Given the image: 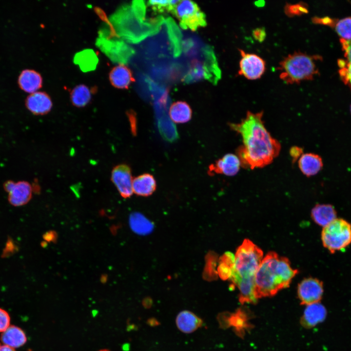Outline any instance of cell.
Masks as SVG:
<instances>
[{
    "label": "cell",
    "mask_w": 351,
    "mask_h": 351,
    "mask_svg": "<svg viewBox=\"0 0 351 351\" xmlns=\"http://www.w3.org/2000/svg\"><path fill=\"white\" fill-rule=\"evenodd\" d=\"M262 111H248L238 123H230V128L242 137L243 144L237 149L242 166L251 169L262 168L271 163L279 155L281 145L266 129Z\"/></svg>",
    "instance_id": "1"
},
{
    "label": "cell",
    "mask_w": 351,
    "mask_h": 351,
    "mask_svg": "<svg viewBox=\"0 0 351 351\" xmlns=\"http://www.w3.org/2000/svg\"><path fill=\"white\" fill-rule=\"evenodd\" d=\"M262 250L248 239L244 240L234 254V269L230 280L239 290L242 304L255 303V277L263 259Z\"/></svg>",
    "instance_id": "2"
},
{
    "label": "cell",
    "mask_w": 351,
    "mask_h": 351,
    "mask_svg": "<svg viewBox=\"0 0 351 351\" xmlns=\"http://www.w3.org/2000/svg\"><path fill=\"white\" fill-rule=\"evenodd\" d=\"M292 269L289 259L270 252L263 258L255 277V295L258 299L272 296L289 286L298 273Z\"/></svg>",
    "instance_id": "3"
},
{
    "label": "cell",
    "mask_w": 351,
    "mask_h": 351,
    "mask_svg": "<svg viewBox=\"0 0 351 351\" xmlns=\"http://www.w3.org/2000/svg\"><path fill=\"white\" fill-rule=\"evenodd\" d=\"M322 58L319 55H310L300 51L289 54L279 63L277 68L280 72L279 78L287 84L312 80L319 74L316 61Z\"/></svg>",
    "instance_id": "4"
},
{
    "label": "cell",
    "mask_w": 351,
    "mask_h": 351,
    "mask_svg": "<svg viewBox=\"0 0 351 351\" xmlns=\"http://www.w3.org/2000/svg\"><path fill=\"white\" fill-rule=\"evenodd\" d=\"M323 246L331 254L343 252L351 244V225L343 218H336L324 227L321 233Z\"/></svg>",
    "instance_id": "5"
},
{
    "label": "cell",
    "mask_w": 351,
    "mask_h": 351,
    "mask_svg": "<svg viewBox=\"0 0 351 351\" xmlns=\"http://www.w3.org/2000/svg\"><path fill=\"white\" fill-rule=\"evenodd\" d=\"M238 50L241 56L238 75L250 80L261 78L266 70L265 61L255 54L246 53L239 48Z\"/></svg>",
    "instance_id": "6"
},
{
    "label": "cell",
    "mask_w": 351,
    "mask_h": 351,
    "mask_svg": "<svg viewBox=\"0 0 351 351\" xmlns=\"http://www.w3.org/2000/svg\"><path fill=\"white\" fill-rule=\"evenodd\" d=\"M324 292L323 282L316 278L302 280L297 287V295L301 304L309 305L319 302Z\"/></svg>",
    "instance_id": "7"
},
{
    "label": "cell",
    "mask_w": 351,
    "mask_h": 351,
    "mask_svg": "<svg viewBox=\"0 0 351 351\" xmlns=\"http://www.w3.org/2000/svg\"><path fill=\"white\" fill-rule=\"evenodd\" d=\"M111 180L122 197L127 198L132 195L133 178L128 165L120 164L115 166L111 172Z\"/></svg>",
    "instance_id": "8"
},
{
    "label": "cell",
    "mask_w": 351,
    "mask_h": 351,
    "mask_svg": "<svg viewBox=\"0 0 351 351\" xmlns=\"http://www.w3.org/2000/svg\"><path fill=\"white\" fill-rule=\"evenodd\" d=\"M241 167V162L237 155L228 153L214 163L210 164L208 173L210 176L221 174L227 176H234L238 173Z\"/></svg>",
    "instance_id": "9"
},
{
    "label": "cell",
    "mask_w": 351,
    "mask_h": 351,
    "mask_svg": "<svg viewBox=\"0 0 351 351\" xmlns=\"http://www.w3.org/2000/svg\"><path fill=\"white\" fill-rule=\"evenodd\" d=\"M98 47L113 61L122 62L127 60L132 51L123 42L100 38L97 40Z\"/></svg>",
    "instance_id": "10"
},
{
    "label": "cell",
    "mask_w": 351,
    "mask_h": 351,
    "mask_svg": "<svg viewBox=\"0 0 351 351\" xmlns=\"http://www.w3.org/2000/svg\"><path fill=\"white\" fill-rule=\"evenodd\" d=\"M27 109L35 115H44L52 109L53 103L49 95L44 92L37 91L28 95L25 101Z\"/></svg>",
    "instance_id": "11"
},
{
    "label": "cell",
    "mask_w": 351,
    "mask_h": 351,
    "mask_svg": "<svg viewBox=\"0 0 351 351\" xmlns=\"http://www.w3.org/2000/svg\"><path fill=\"white\" fill-rule=\"evenodd\" d=\"M327 314L326 308L320 302L308 305L301 318V324L306 328H313L324 321Z\"/></svg>",
    "instance_id": "12"
},
{
    "label": "cell",
    "mask_w": 351,
    "mask_h": 351,
    "mask_svg": "<svg viewBox=\"0 0 351 351\" xmlns=\"http://www.w3.org/2000/svg\"><path fill=\"white\" fill-rule=\"evenodd\" d=\"M33 192L32 186L26 181L15 182L8 193L9 202L14 206H21L31 199Z\"/></svg>",
    "instance_id": "13"
},
{
    "label": "cell",
    "mask_w": 351,
    "mask_h": 351,
    "mask_svg": "<svg viewBox=\"0 0 351 351\" xmlns=\"http://www.w3.org/2000/svg\"><path fill=\"white\" fill-rule=\"evenodd\" d=\"M109 81L113 86L117 89H128L135 81L131 70L124 64H119L109 72Z\"/></svg>",
    "instance_id": "14"
},
{
    "label": "cell",
    "mask_w": 351,
    "mask_h": 351,
    "mask_svg": "<svg viewBox=\"0 0 351 351\" xmlns=\"http://www.w3.org/2000/svg\"><path fill=\"white\" fill-rule=\"evenodd\" d=\"M19 87L28 93H33L40 89L42 86V78L38 72L33 69L23 70L18 78Z\"/></svg>",
    "instance_id": "15"
},
{
    "label": "cell",
    "mask_w": 351,
    "mask_h": 351,
    "mask_svg": "<svg viewBox=\"0 0 351 351\" xmlns=\"http://www.w3.org/2000/svg\"><path fill=\"white\" fill-rule=\"evenodd\" d=\"M298 167L302 173L307 177L316 175L323 168L321 157L312 153L303 154L298 159Z\"/></svg>",
    "instance_id": "16"
},
{
    "label": "cell",
    "mask_w": 351,
    "mask_h": 351,
    "mask_svg": "<svg viewBox=\"0 0 351 351\" xmlns=\"http://www.w3.org/2000/svg\"><path fill=\"white\" fill-rule=\"evenodd\" d=\"M340 41L344 53L345 59H339V74L343 82L351 90V40L340 39Z\"/></svg>",
    "instance_id": "17"
},
{
    "label": "cell",
    "mask_w": 351,
    "mask_h": 351,
    "mask_svg": "<svg viewBox=\"0 0 351 351\" xmlns=\"http://www.w3.org/2000/svg\"><path fill=\"white\" fill-rule=\"evenodd\" d=\"M133 191L136 195L148 196L156 191V182L154 176L149 173H144L133 178Z\"/></svg>",
    "instance_id": "18"
},
{
    "label": "cell",
    "mask_w": 351,
    "mask_h": 351,
    "mask_svg": "<svg viewBox=\"0 0 351 351\" xmlns=\"http://www.w3.org/2000/svg\"><path fill=\"white\" fill-rule=\"evenodd\" d=\"M311 216L317 224L323 227L336 218L337 212L331 204H317L312 210Z\"/></svg>",
    "instance_id": "19"
},
{
    "label": "cell",
    "mask_w": 351,
    "mask_h": 351,
    "mask_svg": "<svg viewBox=\"0 0 351 351\" xmlns=\"http://www.w3.org/2000/svg\"><path fill=\"white\" fill-rule=\"evenodd\" d=\"M0 340L3 344L14 349L23 346L27 341V337L20 328L11 325L2 332Z\"/></svg>",
    "instance_id": "20"
},
{
    "label": "cell",
    "mask_w": 351,
    "mask_h": 351,
    "mask_svg": "<svg viewBox=\"0 0 351 351\" xmlns=\"http://www.w3.org/2000/svg\"><path fill=\"white\" fill-rule=\"evenodd\" d=\"M176 324L180 331L189 333L201 327L203 321L192 312L184 311L177 315L176 318Z\"/></svg>",
    "instance_id": "21"
},
{
    "label": "cell",
    "mask_w": 351,
    "mask_h": 351,
    "mask_svg": "<svg viewBox=\"0 0 351 351\" xmlns=\"http://www.w3.org/2000/svg\"><path fill=\"white\" fill-rule=\"evenodd\" d=\"M74 62L78 65L81 71L87 72L93 71L96 68L98 58L93 50L87 49L77 53L75 55Z\"/></svg>",
    "instance_id": "22"
},
{
    "label": "cell",
    "mask_w": 351,
    "mask_h": 351,
    "mask_svg": "<svg viewBox=\"0 0 351 351\" xmlns=\"http://www.w3.org/2000/svg\"><path fill=\"white\" fill-rule=\"evenodd\" d=\"M169 115L171 120L175 123H185L191 119L192 110L186 102L178 101L171 105Z\"/></svg>",
    "instance_id": "23"
},
{
    "label": "cell",
    "mask_w": 351,
    "mask_h": 351,
    "mask_svg": "<svg viewBox=\"0 0 351 351\" xmlns=\"http://www.w3.org/2000/svg\"><path fill=\"white\" fill-rule=\"evenodd\" d=\"M320 22L321 24L334 27L341 39L351 40V17L337 20L325 17L321 18Z\"/></svg>",
    "instance_id": "24"
},
{
    "label": "cell",
    "mask_w": 351,
    "mask_h": 351,
    "mask_svg": "<svg viewBox=\"0 0 351 351\" xmlns=\"http://www.w3.org/2000/svg\"><path fill=\"white\" fill-rule=\"evenodd\" d=\"M91 90L87 85L81 84L77 85L70 92V100L72 104L78 108L85 107L92 98Z\"/></svg>",
    "instance_id": "25"
},
{
    "label": "cell",
    "mask_w": 351,
    "mask_h": 351,
    "mask_svg": "<svg viewBox=\"0 0 351 351\" xmlns=\"http://www.w3.org/2000/svg\"><path fill=\"white\" fill-rule=\"evenodd\" d=\"M129 225L133 231L142 235L150 233L154 227L151 221L138 213H134L130 215Z\"/></svg>",
    "instance_id": "26"
},
{
    "label": "cell",
    "mask_w": 351,
    "mask_h": 351,
    "mask_svg": "<svg viewBox=\"0 0 351 351\" xmlns=\"http://www.w3.org/2000/svg\"><path fill=\"white\" fill-rule=\"evenodd\" d=\"M200 10L197 4L191 0H179L173 7L171 13L179 20Z\"/></svg>",
    "instance_id": "27"
},
{
    "label": "cell",
    "mask_w": 351,
    "mask_h": 351,
    "mask_svg": "<svg viewBox=\"0 0 351 351\" xmlns=\"http://www.w3.org/2000/svg\"><path fill=\"white\" fill-rule=\"evenodd\" d=\"M179 24L183 29H190L192 31H195L198 27L206 26L205 15L199 10L180 20Z\"/></svg>",
    "instance_id": "28"
},
{
    "label": "cell",
    "mask_w": 351,
    "mask_h": 351,
    "mask_svg": "<svg viewBox=\"0 0 351 351\" xmlns=\"http://www.w3.org/2000/svg\"><path fill=\"white\" fill-rule=\"evenodd\" d=\"M234 254L232 253H227L222 257L218 268V274L222 279L230 280L234 272Z\"/></svg>",
    "instance_id": "29"
},
{
    "label": "cell",
    "mask_w": 351,
    "mask_h": 351,
    "mask_svg": "<svg viewBox=\"0 0 351 351\" xmlns=\"http://www.w3.org/2000/svg\"><path fill=\"white\" fill-rule=\"evenodd\" d=\"M308 11L307 4L302 1L295 4L286 3L284 7V12L289 17L300 16Z\"/></svg>",
    "instance_id": "30"
},
{
    "label": "cell",
    "mask_w": 351,
    "mask_h": 351,
    "mask_svg": "<svg viewBox=\"0 0 351 351\" xmlns=\"http://www.w3.org/2000/svg\"><path fill=\"white\" fill-rule=\"evenodd\" d=\"M178 1L179 0H150L148 4L156 11L171 12L173 7Z\"/></svg>",
    "instance_id": "31"
},
{
    "label": "cell",
    "mask_w": 351,
    "mask_h": 351,
    "mask_svg": "<svg viewBox=\"0 0 351 351\" xmlns=\"http://www.w3.org/2000/svg\"><path fill=\"white\" fill-rule=\"evenodd\" d=\"M10 317L5 310L0 308V332L5 331L9 326Z\"/></svg>",
    "instance_id": "32"
},
{
    "label": "cell",
    "mask_w": 351,
    "mask_h": 351,
    "mask_svg": "<svg viewBox=\"0 0 351 351\" xmlns=\"http://www.w3.org/2000/svg\"><path fill=\"white\" fill-rule=\"evenodd\" d=\"M253 36L254 39L258 41L262 42L266 38V33L264 27H258L253 31Z\"/></svg>",
    "instance_id": "33"
},
{
    "label": "cell",
    "mask_w": 351,
    "mask_h": 351,
    "mask_svg": "<svg viewBox=\"0 0 351 351\" xmlns=\"http://www.w3.org/2000/svg\"><path fill=\"white\" fill-rule=\"evenodd\" d=\"M290 154L293 161L298 160L303 154V150L297 146L292 147L290 151Z\"/></svg>",
    "instance_id": "34"
},
{
    "label": "cell",
    "mask_w": 351,
    "mask_h": 351,
    "mask_svg": "<svg viewBox=\"0 0 351 351\" xmlns=\"http://www.w3.org/2000/svg\"><path fill=\"white\" fill-rule=\"evenodd\" d=\"M15 183L14 181L10 180L5 181L3 184L4 190L8 193L13 187Z\"/></svg>",
    "instance_id": "35"
},
{
    "label": "cell",
    "mask_w": 351,
    "mask_h": 351,
    "mask_svg": "<svg viewBox=\"0 0 351 351\" xmlns=\"http://www.w3.org/2000/svg\"><path fill=\"white\" fill-rule=\"evenodd\" d=\"M43 237L46 241H52L55 237L54 233L48 232L44 235Z\"/></svg>",
    "instance_id": "36"
},
{
    "label": "cell",
    "mask_w": 351,
    "mask_h": 351,
    "mask_svg": "<svg viewBox=\"0 0 351 351\" xmlns=\"http://www.w3.org/2000/svg\"><path fill=\"white\" fill-rule=\"evenodd\" d=\"M0 351H16L15 349L7 345L0 343Z\"/></svg>",
    "instance_id": "37"
},
{
    "label": "cell",
    "mask_w": 351,
    "mask_h": 351,
    "mask_svg": "<svg viewBox=\"0 0 351 351\" xmlns=\"http://www.w3.org/2000/svg\"><path fill=\"white\" fill-rule=\"evenodd\" d=\"M255 4L258 7H261L264 5L265 4V1H258L255 2Z\"/></svg>",
    "instance_id": "38"
},
{
    "label": "cell",
    "mask_w": 351,
    "mask_h": 351,
    "mask_svg": "<svg viewBox=\"0 0 351 351\" xmlns=\"http://www.w3.org/2000/svg\"><path fill=\"white\" fill-rule=\"evenodd\" d=\"M108 351V350H100V351Z\"/></svg>",
    "instance_id": "39"
},
{
    "label": "cell",
    "mask_w": 351,
    "mask_h": 351,
    "mask_svg": "<svg viewBox=\"0 0 351 351\" xmlns=\"http://www.w3.org/2000/svg\"><path fill=\"white\" fill-rule=\"evenodd\" d=\"M350 109H351V108H350Z\"/></svg>",
    "instance_id": "40"
}]
</instances>
